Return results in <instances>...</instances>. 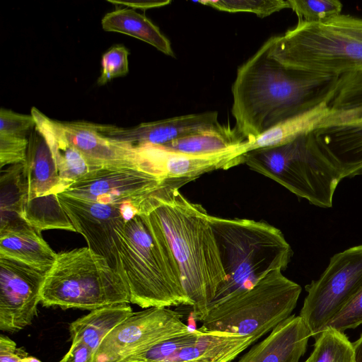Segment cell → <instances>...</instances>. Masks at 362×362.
I'll return each instance as SVG.
<instances>
[{
  "instance_id": "1",
  "label": "cell",
  "mask_w": 362,
  "mask_h": 362,
  "mask_svg": "<svg viewBox=\"0 0 362 362\" xmlns=\"http://www.w3.org/2000/svg\"><path fill=\"white\" fill-rule=\"evenodd\" d=\"M271 42L238 68L231 87L235 128L248 141L325 102L338 78L284 66L271 57Z\"/></svg>"
},
{
  "instance_id": "2",
  "label": "cell",
  "mask_w": 362,
  "mask_h": 362,
  "mask_svg": "<svg viewBox=\"0 0 362 362\" xmlns=\"http://www.w3.org/2000/svg\"><path fill=\"white\" fill-rule=\"evenodd\" d=\"M139 211L151 216L161 229L178 264L184 288L193 303V316L202 321L227 279L209 214L172 185H163L146 197Z\"/></svg>"
},
{
  "instance_id": "3",
  "label": "cell",
  "mask_w": 362,
  "mask_h": 362,
  "mask_svg": "<svg viewBox=\"0 0 362 362\" xmlns=\"http://www.w3.org/2000/svg\"><path fill=\"white\" fill-rule=\"evenodd\" d=\"M117 234L130 303L142 308L193 306L168 243L151 216L139 211Z\"/></svg>"
},
{
  "instance_id": "4",
  "label": "cell",
  "mask_w": 362,
  "mask_h": 362,
  "mask_svg": "<svg viewBox=\"0 0 362 362\" xmlns=\"http://www.w3.org/2000/svg\"><path fill=\"white\" fill-rule=\"evenodd\" d=\"M208 218L227 277L209 308L251 288L270 272L287 268L293 251L279 228L262 221Z\"/></svg>"
},
{
  "instance_id": "5",
  "label": "cell",
  "mask_w": 362,
  "mask_h": 362,
  "mask_svg": "<svg viewBox=\"0 0 362 362\" xmlns=\"http://www.w3.org/2000/svg\"><path fill=\"white\" fill-rule=\"evenodd\" d=\"M244 163L321 208L332 206L335 190L343 180L313 132L280 146L248 151Z\"/></svg>"
},
{
  "instance_id": "6",
  "label": "cell",
  "mask_w": 362,
  "mask_h": 362,
  "mask_svg": "<svg viewBox=\"0 0 362 362\" xmlns=\"http://www.w3.org/2000/svg\"><path fill=\"white\" fill-rule=\"evenodd\" d=\"M43 306L93 310L130 303L128 285L107 259L88 247L57 254L43 284Z\"/></svg>"
},
{
  "instance_id": "7",
  "label": "cell",
  "mask_w": 362,
  "mask_h": 362,
  "mask_svg": "<svg viewBox=\"0 0 362 362\" xmlns=\"http://www.w3.org/2000/svg\"><path fill=\"white\" fill-rule=\"evenodd\" d=\"M301 291L282 271L274 270L251 288L211 306L199 329L249 336L257 341L291 316Z\"/></svg>"
},
{
  "instance_id": "8",
  "label": "cell",
  "mask_w": 362,
  "mask_h": 362,
  "mask_svg": "<svg viewBox=\"0 0 362 362\" xmlns=\"http://www.w3.org/2000/svg\"><path fill=\"white\" fill-rule=\"evenodd\" d=\"M271 39V57L290 69L339 76L362 67V42L322 23L298 21Z\"/></svg>"
},
{
  "instance_id": "9",
  "label": "cell",
  "mask_w": 362,
  "mask_h": 362,
  "mask_svg": "<svg viewBox=\"0 0 362 362\" xmlns=\"http://www.w3.org/2000/svg\"><path fill=\"white\" fill-rule=\"evenodd\" d=\"M325 102L329 113L315 136L343 179L362 174V67L338 76Z\"/></svg>"
},
{
  "instance_id": "10",
  "label": "cell",
  "mask_w": 362,
  "mask_h": 362,
  "mask_svg": "<svg viewBox=\"0 0 362 362\" xmlns=\"http://www.w3.org/2000/svg\"><path fill=\"white\" fill-rule=\"evenodd\" d=\"M362 286V245L334 255L317 280L305 286L300 316L314 338Z\"/></svg>"
},
{
  "instance_id": "11",
  "label": "cell",
  "mask_w": 362,
  "mask_h": 362,
  "mask_svg": "<svg viewBox=\"0 0 362 362\" xmlns=\"http://www.w3.org/2000/svg\"><path fill=\"white\" fill-rule=\"evenodd\" d=\"M57 197L76 232L85 238L88 247L105 257L124 279L117 249V230L139 212V205L145 197L120 204H103L64 193L58 194Z\"/></svg>"
},
{
  "instance_id": "12",
  "label": "cell",
  "mask_w": 362,
  "mask_h": 362,
  "mask_svg": "<svg viewBox=\"0 0 362 362\" xmlns=\"http://www.w3.org/2000/svg\"><path fill=\"white\" fill-rule=\"evenodd\" d=\"M182 315L165 307L131 314L116 326L95 351L93 362H121L150 347L190 331Z\"/></svg>"
},
{
  "instance_id": "13",
  "label": "cell",
  "mask_w": 362,
  "mask_h": 362,
  "mask_svg": "<svg viewBox=\"0 0 362 362\" xmlns=\"http://www.w3.org/2000/svg\"><path fill=\"white\" fill-rule=\"evenodd\" d=\"M47 272L0 255V329L15 333L37 315Z\"/></svg>"
},
{
  "instance_id": "14",
  "label": "cell",
  "mask_w": 362,
  "mask_h": 362,
  "mask_svg": "<svg viewBox=\"0 0 362 362\" xmlns=\"http://www.w3.org/2000/svg\"><path fill=\"white\" fill-rule=\"evenodd\" d=\"M165 185H174L141 168L102 167L62 193L103 204H120L144 198Z\"/></svg>"
},
{
  "instance_id": "15",
  "label": "cell",
  "mask_w": 362,
  "mask_h": 362,
  "mask_svg": "<svg viewBox=\"0 0 362 362\" xmlns=\"http://www.w3.org/2000/svg\"><path fill=\"white\" fill-rule=\"evenodd\" d=\"M148 170L179 187L215 170H227L244 163L247 141L227 150L206 155L171 151L154 144L136 145Z\"/></svg>"
},
{
  "instance_id": "16",
  "label": "cell",
  "mask_w": 362,
  "mask_h": 362,
  "mask_svg": "<svg viewBox=\"0 0 362 362\" xmlns=\"http://www.w3.org/2000/svg\"><path fill=\"white\" fill-rule=\"evenodd\" d=\"M221 124L218 112L207 111L144 122L130 128L98 124H94V127L102 134L122 142L135 146L146 144L163 146Z\"/></svg>"
},
{
  "instance_id": "17",
  "label": "cell",
  "mask_w": 362,
  "mask_h": 362,
  "mask_svg": "<svg viewBox=\"0 0 362 362\" xmlns=\"http://www.w3.org/2000/svg\"><path fill=\"white\" fill-rule=\"evenodd\" d=\"M58 123L70 143L94 165L137 167L148 171L136 146L102 134L93 123L83 121H58Z\"/></svg>"
},
{
  "instance_id": "18",
  "label": "cell",
  "mask_w": 362,
  "mask_h": 362,
  "mask_svg": "<svg viewBox=\"0 0 362 362\" xmlns=\"http://www.w3.org/2000/svg\"><path fill=\"white\" fill-rule=\"evenodd\" d=\"M310 330L295 315L279 323L236 362H299L306 351Z\"/></svg>"
},
{
  "instance_id": "19",
  "label": "cell",
  "mask_w": 362,
  "mask_h": 362,
  "mask_svg": "<svg viewBox=\"0 0 362 362\" xmlns=\"http://www.w3.org/2000/svg\"><path fill=\"white\" fill-rule=\"evenodd\" d=\"M30 114L35 119V127L51 150L65 189L84 175L100 168L90 162L70 143L58 121L50 119L35 107H32Z\"/></svg>"
},
{
  "instance_id": "20",
  "label": "cell",
  "mask_w": 362,
  "mask_h": 362,
  "mask_svg": "<svg viewBox=\"0 0 362 362\" xmlns=\"http://www.w3.org/2000/svg\"><path fill=\"white\" fill-rule=\"evenodd\" d=\"M0 255L48 272L57 254L42 238L40 231L22 221L0 228Z\"/></svg>"
},
{
  "instance_id": "21",
  "label": "cell",
  "mask_w": 362,
  "mask_h": 362,
  "mask_svg": "<svg viewBox=\"0 0 362 362\" xmlns=\"http://www.w3.org/2000/svg\"><path fill=\"white\" fill-rule=\"evenodd\" d=\"M23 173L27 200L58 194L65 190L51 150L35 127L28 137Z\"/></svg>"
},
{
  "instance_id": "22",
  "label": "cell",
  "mask_w": 362,
  "mask_h": 362,
  "mask_svg": "<svg viewBox=\"0 0 362 362\" xmlns=\"http://www.w3.org/2000/svg\"><path fill=\"white\" fill-rule=\"evenodd\" d=\"M198 330L194 341L177 351L166 362H231L255 342L249 336Z\"/></svg>"
},
{
  "instance_id": "23",
  "label": "cell",
  "mask_w": 362,
  "mask_h": 362,
  "mask_svg": "<svg viewBox=\"0 0 362 362\" xmlns=\"http://www.w3.org/2000/svg\"><path fill=\"white\" fill-rule=\"evenodd\" d=\"M133 313L128 303H119L99 308L70 323L69 331L71 343L81 342L95 354L107 334Z\"/></svg>"
},
{
  "instance_id": "24",
  "label": "cell",
  "mask_w": 362,
  "mask_h": 362,
  "mask_svg": "<svg viewBox=\"0 0 362 362\" xmlns=\"http://www.w3.org/2000/svg\"><path fill=\"white\" fill-rule=\"evenodd\" d=\"M104 30L134 37L152 45L162 53L175 57L170 40L144 15L133 9L118 8L105 15L101 21Z\"/></svg>"
},
{
  "instance_id": "25",
  "label": "cell",
  "mask_w": 362,
  "mask_h": 362,
  "mask_svg": "<svg viewBox=\"0 0 362 362\" xmlns=\"http://www.w3.org/2000/svg\"><path fill=\"white\" fill-rule=\"evenodd\" d=\"M329 110L323 102L315 107L290 117L252 141H247L248 151L280 146L311 132L321 127L329 115Z\"/></svg>"
},
{
  "instance_id": "26",
  "label": "cell",
  "mask_w": 362,
  "mask_h": 362,
  "mask_svg": "<svg viewBox=\"0 0 362 362\" xmlns=\"http://www.w3.org/2000/svg\"><path fill=\"white\" fill-rule=\"evenodd\" d=\"M246 140L230 125H222L174 140L163 146L171 151L206 155L238 146Z\"/></svg>"
},
{
  "instance_id": "27",
  "label": "cell",
  "mask_w": 362,
  "mask_h": 362,
  "mask_svg": "<svg viewBox=\"0 0 362 362\" xmlns=\"http://www.w3.org/2000/svg\"><path fill=\"white\" fill-rule=\"evenodd\" d=\"M0 189V228L25 221L23 214L27 200V187L23 163L11 165L1 171Z\"/></svg>"
},
{
  "instance_id": "28",
  "label": "cell",
  "mask_w": 362,
  "mask_h": 362,
  "mask_svg": "<svg viewBox=\"0 0 362 362\" xmlns=\"http://www.w3.org/2000/svg\"><path fill=\"white\" fill-rule=\"evenodd\" d=\"M23 217L28 224L40 232L49 229H63L76 232L58 199L57 194L26 201Z\"/></svg>"
},
{
  "instance_id": "29",
  "label": "cell",
  "mask_w": 362,
  "mask_h": 362,
  "mask_svg": "<svg viewBox=\"0 0 362 362\" xmlns=\"http://www.w3.org/2000/svg\"><path fill=\"white\" fill-rule=\"evenodd\" d=\"M315 339L314 349L308 358L310 362H354L353 343L344 332L325 328Z\"/></svg>"
},
{
  "instance_id": "30",
  "label": "cell",
  "mask_w": 362,
  "mask_h": 362,
  "mask_svg": "<svg viewBox=\"0 0 362 362\" xmlns=\"http://www.w3.org/2000/svg\"><path fill=\"white\" fill-rule=\"evenodd\" d=\"M196 2L225 12L252 13L259 18L289 8L288 1L284 0H204Z\"/></svg>"
},
{
  "instance_id": "31",
  "label": "cell",
  "mask_w": 362,
  "mask_h": 362,
  "mask_svg": "<svg viewBox=\"0 0 362 362\" xmlns=\"http://www.w3.org/2000/svg\"><path fill=\"white\" fill-rule=\"evenodd\" d=\"M288 3L298 21L310 23H322L339 16L343 7L337 0H288Z\"/></svg>"
},
{
  "instance_id": "32",
  "label": "cell",
  "mask_w": 362,
  "mask_h": 362,
  "mask_svg": "<svg viewBox=\"0 0 362 362\" xmlns=\"http://www.w3.org/2000/svg\"><path fill=\"white\" fill-rule=\"evenodd\" d=\"M199 330L161 341L149 349L132 356L121 362H166L177 351L194 341Z\"/></svg>"
},
{
  "instance_id": "33",
  "label": "cell",
  "mask_w": 362,
  "mask_h": 362,
  "mask_svg": "<svg viewBox=\"0 0 362 362\" xmlns=\"http://www.w3.org/2000/svg\"><path fill=\"white\" fill-rule=\"evenodd\" d=\"M128 49L123 45H117L109 49L102 57L101 74L98 85L107 83L112 78L122 76L128 73Z\"/></svg>"
},
{
  "instance_id": "34",
  "label": "cell",
  "mask_w": 362,
  "mask_h": 362,
  "mask_svg": "<svg viewBox=\"0 0 362 362\" xmlns=\"http://www.w3.org/2000/svg\"><path fill=\"white\" fill-rule=\"evenodd\" d=\"M362 324V286L323 328L344 332ZM322 329V330H323Z\"/></svg>"
},
{
  "instance_id": "35",
  "label": "cell",
  "mask_w": 362,
  "mask_h": 362,
  "mask_svg": "<svg viewBox=\"0 0 362 362\" xmlns=\"http://www.w3.org/2000/svg\"><path fill=\"white\" fill-rule=\"evenodd\" d=\"M35 127L33 117L1 108L0 111V134L28 138Z\"/></svg>"
},
{
  "instance_id": "36",
  "label": "cell",
  "mask_w": 362,
  "mask_h": 362,
  "mask_svg": "<svg viewBox=\"0 0 362 362\" xmlns=\"http://www.w3.org/2000/svg\"><path fill=\"white\" fill-rule=\"evenodd\" d=\"M28 138L0 134V166L23 163Z\"/></svg>"
},
{
  "instance_id": "37",
  "label": "cell",
  "mask_w": 362,
  "mask_h": 362,
  "mask_svg": "<svg viewBox=\"0 0 362 362\" xmlns=\"http://www.w3.org/2000/svg\"><path fill=\"white\" fill-rule=\"evenodd\" d=\"M326 26L362 42V18L340 14L322 22Z\"/></svg>"
},
{
  "instance_id": "38",
  "label": "cell",
  "mask_w": 362,
  "mask_h": 362,
  "mask_svg": "<svg viewBox=\"0 0 362 362\" xmlns=\"http://www.w3.org/2000/svg\"><path fill=\"white\" fill-rule=\"evenodd\" d=\"M25 351L8 337L0 335V362H24L23 356Z\"/></svg>"
},
{
  "instance_id": "39",
  "label": "cell",
  "mask_w": 362,
  "mask_h": 362,
  "mask_svg": "<svg viewBox=\"0 0 362 362\" xmlns=\"http://www.w3.org/2000/svg\"><path fill=\"white\" fill-rule=\"evenodd\" d=\"M94 353L85 344L71 343L69 350L58 362H93Z\"/></svg>"
},
{
  "instance_id": "40",
  "label": "cell",
  "mask_w": 362,
  "mask_h": 362,
  "mask_svg": "<svg viewBox=\"0 0 362 362\" xmlns=\"http://www.w3.org/2000/svg\"><path fill=\"white\" fill-rule=\"evenodd\" d=\"M111 2H114L116 4H125L129 6H132L134 8H142V9H146V8H156V7H160L163 6H166L168 4H170V1H143V2H124V1H110Z\"/></svg>"
},
{
  "instance_id": "41",
  "label": "cell",
  "mask_w": 362,
  "mask_h": 362,
  "mask_svg": "<svg viewBox=\"0 0 362 362\" xmlns=\"http://www.w3.org/2000/svg\"><path fill=\"white\" fill-rule=\"evenodd\" d=\"M355 351L354 362H362V334L353 343Z\"/></svg>"
},
{
  "instance_id": "42",
  "label": "cell",
  "mask_w": 362,
  "mask_h": 362,
  "mask_svg": "<svg viewBox=\"0 0 362 362\" xmlns=\"http://www.w3.org/2000/svg\"><path fill=\"white\" fill-rule=\"evenodd\" d=\"M23 360L24 362H41L35 357L29 356V354L26 351L24 352Z\"/></svg>"
},
{
  "instance_id": "43",
  "label": "cell",
  "mask_w": 362,
  "mask_h": 362,
  "mask_svg": "<svg viewBox=\"0 0 362 362\" xmlns=\"http://www.w3.org/2000/svg\"><path fill=\"white\" fill-rule=\"evenodd\" d=\"M305 362H310V361L308 359H307Z\"/></svg>"
}]
</instances>
